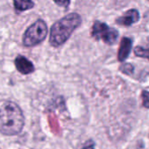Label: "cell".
<instances>
[{
  "instance_id": "8992f818",
  "label": "cell",
  "mask_w": 149,
  "mask_h": 149,
  "mask_svg": "<svg viewBox=\"0 0 149 149\" xmlns=\"http://www.w3.org/2000/svg\"><path fill=\"white\" fill-rule=\"evenodd\" d=\"M15 65L17 70L22 74H29L34 72V66L32 63L24 56H18L15 59Z\"/></svg>"
},
{
  "instance_id": "52a82bcc",
  "label": "cell",
  "mask_w": 149,
  "mask_h": 149,
  "mask_svg": "<svg viewBox=\"0 0 149 149\" xmlns=\"http://www.w3.org/2000/svg\"><path fill=\"white\" fill-rule=\"evenodd\" d=\"M132 45H133V41L131 38H126V37L122 38V40L120 42L119 54H118V58L120 62L125 61L128 58V56L131 52V50H132Z\"/></svg>"
},
{
  "instance_id": "30bf717a",
  "label": "cell",
  "mask_w": 149,
  "mask_h": 149,
  "mask_svg": "<svg viewBox=\"0 0 149 149\" xmlns=\"http://www.w3.org/2000/svg\"><path fill=\"white\" fill-rule=\"evenodd\" d=\"M120 71L125 74L131 75L134 71V67L131 64H124L120 66Z\"/></svg>"
},
{
  "instance_id": "7a4b0ae2",
  "label": "cell",
  "mask_w": 149,
  "mask_h": 149,
  "mask_svg": "<svg viewBox=\"0 0 149 149\" xmlns=\"http://www.w3.org/2000/svg\"><path fill=\"white\" fill-rule=\"evenodd\" d=\"M81 23L82 18L76 13H70L55 22L50 31L49 42L51 45L57 47L64 44Z\"/></svg>"
},
{
  "instance_id": "3957f363",
  "label": "cell",
  "mask_w": 149,
  "mask_h": 149,
  "mask_svg": "<svg viewBox=\"0 0 149 149\" xmlns=\"http://www.w3.org/2000/svg\"><path fill=\"white\" fill-rule=\"evenodd\" d=\"M47 34V26L46 23L41 19L37 20L25 31L23 38V44L27 47L34 46L43 41Z\"/></svg>"
},
{
  "instance_id": "6da1fadb",
  "label": "cell",
  "mask_w": 149,
  "mask_h": 149,
  "mask_svg": "<svg viewBox=\"0 0 149 149\" xmlns=\"http://www.w3.org/2000/svg\"><path fill=\"white\" fill-rule=\"evenodd\" d=\"M25 124L20 107L11 100H0V133L4 135L19 134Z\"/></svg>"
},
{
  "instance_id": "277c9868",
  "label": "cell",
  "mask_w": 149,
  "mask_h": 149,
  "mask_svg": "<svg viewBox=\"0 0 149 149\" xmlns=\"http://www.w3.org/2000/svg\"><path fill=\"white\" fill-rule=\"evenodd\" d=\"M91 35L97 40H103L107 45H113L118 39L119 32L114 28L109 27L105 23L96 21L92 27Z\"/></svg>"
},
{
  "instance_id": "9c48e42d",
  "label": "cell",
  "mask_w": 149,
  "mask_h": 149,
  "mask_svg": "<svg viewBox=\"0 0 149 149\" xmlns=\"http://www.w3.org/2000/svg\"><path fill=\"white\" fill-rule=\"evenodd\" d=\"M134 53L138 57L149 59V48H143L141 46H136L134 48Z\"/></svg>"
},
{
  "instance_id": "5b68a950",
  "label": "cell",
  "mask_w": 149,
  "mask_h": 149,
  "mask_svg": "<svg viewBox=\"0 0 149 149\" xmlns=\"http://www.w3.org/2000/svg\"><path fill=\"white\" fill-rule=\"evenodd\" d=\"M140 19V13L137 10L132 9L127 10L123 16L117 18L116 23L119 25H124V26H130L133 24L134 23L138 22Z\"/></svg>"
},
{
  "instance_id": "ba28073f",
  "label": "cell",
  "mask_w": 149,
  "mask_h": 149,
  "mask_svg": "<svg viewBox=\"0 0 149 149\" xmlns=\"http://www.w3.org/2000/svg\"><path fill=\"white\" fill-rule=\"evenodd\" d=\"M13 3H14L15 9L19 11L29 10L32 8L34 5L32 0H13Z\"/></svg>"
},
{
  "instance_id": "7c38bea8",
  "label": "cell",
  "mask_w": 149,
  "mask_h": 149,
  "mask_svg": "<svg viewBox=\"0 0 149 149\" xmlns=\"http://www.w3.org/2000/svg\"><path fill=\"white\" fill-rule=\"evenodd\" d=\"M54 1L59 6H62V7H68L70 3V0H54Z\"/></svg>"
},
{
  "instance_id": "4fadbf2b",
  "label": "cell",
  "mask_w": 149,
  "mask_h": 149,
  "mask_svg": "<svg viewBox=\"0 0 149 149\" xmlns=\"http://www.w3.org/2000/svg\"><path fill=\"white\" fill-rule=\"evenodd\" d=\"M81 149H95L94 148V142L93 141H90L86 144V146H84L83 148Z\"/></svg>"
},
{
  "instance_id": "8fae6325",
  "label": "cell",
  "mask_w": 149,
  "mask_h": 149,
  "mask_svg": "<svg viewBox=\"0 0 149 149\" xmlns=\"http://www.w3.org/2000/svg\"><path fill=\"white\" fill-rule=\"evenodd\" d=\"M142 98V105L144 107L149 108V92L148 91H143L141 94Z\"/></svg>"
}]
</instances>
